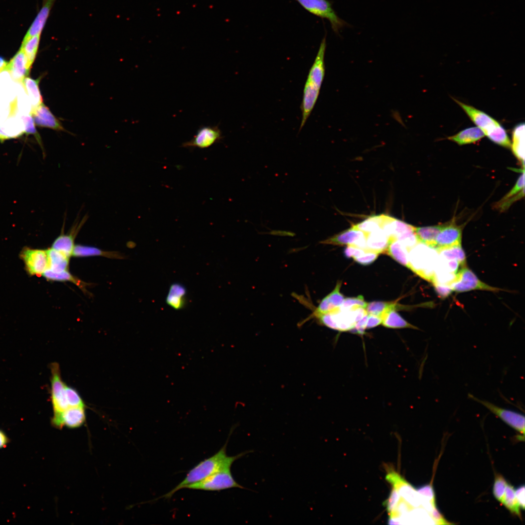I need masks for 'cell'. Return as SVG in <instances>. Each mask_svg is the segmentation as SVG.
<instances>
[{
    "mask_svg": "<svg viewBox=\"0 0 525 525\" xmlns=\"http://www.w3.org/2000/svg\"><path fill=\"white\" fill-rule=\"evenodd\" d=\"M65 390L69 407H86L83 400L76 389L65 384Z\"/></svg>",
    "mask_w": 525,
    "mask_h": 525,
    "instance_id": "obj_39",
    "label": "cell"
},
{
    "mask_svg": "<svg viewBox=\"0 0 525 525\" xmlns=\"http://www.w3.org/2000/svg\"><path fill=\"white\" fill-rule=\"evenodd\" d=\"M368 315L366 329L372 328L382 324V318L381 316L370 314Z\"/></svg>",
    "mask_w": 525,
    "mask_h": 525,
    "instance_id": "obj_49",
    "label": "cell"
},
{
    "mask_svg": "<svg viewBox=\"0 0 525 525\" xmlns=\"http://www.w3.org/2000/svg\"><path fill=\"white\" fill-rule=\"evenodd\" d=\"M19 114L24 124L25 133L27 134L34 135L40 146L43 149L41 140L35 128V122L32 114Z\"/></svg>",
    "mask_w": 525,
    "mask_h": 525,
    "instance_id": "obj_40",
    "label": "cell"
},
{
    "mask_svg": "<svg viewBox=\"0 0 525 525\" xmlns=\"http://www.w3.org/2000/svg\"><path fill=\"white\" fill-rule=\"evenodd\" d=\"M9 442V438L6 433L0 429V449L6 447Z\"/></svg>",
    "mask_w": 525,
    "mask_h": 525,
    "instance_id": "obj_51",
    "label": "cell"
},
{
    "mask_svg": "<svg viewBox=\"0 0 525 525\" xmlns=\"http://www.w3.org/2000/svg\"><path fill=\"white\" fill-rule=\"evenodd\" d=\"M31 114L37 126L57 131H66L60 122L43 103L34 110Z\"/></svg>",
    "mask_w": 525,
    "mask_h": 525,
    "instance_id": "obj_17",
    "label": "cell"
},
{
    "mask_svg": "<svg viewBox=\"0 0 525 525\" xmlns=\"http://www.w3.org/2000/svg\"><path fill=\"white\" fill-rule=\"evenodd\" d=\"M507 481L504 476L500 473H495L492 488V493L494 498L502 503L504 497Z\"/></svg>",
    "mask_w": 525,
    "mask_h": 525,
    "instance_id": "obj_38",
    "label": "cell"
},
{
    "mask_svg": "<svg viewBox=\"0 0 525 525\" xmlns=\"http://www.w3.org/2000/svg\"><path fill=\"white\" fill-rule=\"evenodd\" d=\"M396 309H391L382 316V325L386 328L393 329L411 328L419 329L417 327L408 323L396 312Z\"/></svg>",
    "mask_w": 525,
    "mask_h": 525,
    "instance_id": "obj_30",
    "label": "cell"
},
{
    "mask_svg": "<svg viewBox=\"0 0 525 525\" xmlns=\"http://www.w3.org/2000/svg\"><path fill=\"white\" fill-rule=\"evenodd\" d=\"M367 314L366 309L362 307L348 310H342L339 307L312 319H315L319 324L334 330L350 331L356 323Z\"/></svg>",
    "mask_w": 525,
    "mask_h": 525,
    "instance_id": "obj_3",
    "label": "cell"
},
{
    "mask_svg": "<svg viewBox=\"0 0 525 525\" xmlns=\"http://www.w3.org/2000/svg\"><path fill=\"white\" fill-rule=\"evenodd\" d=\"M514 155L524 167L525 160V123L516 125L512 132V143L511 145Z\"/></svg>",
    "mask_w": 525,
    "mask_h": 525,
    "instance_id": "obj_26",
    "label": "cell"
},
{
    "mask_svg": "<svg viewBox=\"0 0 525 525\" xmlns=\"http://www.w3.org/2000/svg\"><path fill=\"white\" fill-rule=\"evenodd\" d=\"M88 219L87 215L79 220L77 219L70 232L65 234L63 232L54 241L52 248L70 258L75 246L74 239L81 227Z\"/></svg>",
    "mask_w": 525,
    "mask_h": 525,
    "instance_id": "obj_14",
    "label": "cell"
},
{
    "mask_svg": "<svg viewBox=\"0 0 525 525\" xmlns=\"http://www.w3.org/2000/svg\"><path fill=\"white\" fill-rule=\"evenodd\" d=\"M234 488L245 489L235 480L230 468H227L217 472L199 481L188 485L183 489L220 491Z\"/></svg>",
    "mask_w": 525,
    "mask_h": 525,
    "instance_id": "obj_4",
    "label": "cell"
},
{
    "mask_svg": "<svg viewBox=\"0 0 525 525\" xmlns=\"http://www.w3.org/2000/svg\"><path fill=\"white\" fill-rule=\"evenodd\" d=\"M368 316V314H367L359 320H358L356 323L354 328L350 331L352 332L353 333H357L361 335L365 333V330L366 329Z\"/></svg>",
    "mask_w": 525,
    "mask_h": 525,
    "instance_id": "obj_45",
    "label": "cell"
},
{
    "mask_svg": "<svg viewBox=\"0 0 525 525\" xmlns=\"http://www.w3.org/2000/svg\"><path fill=\"white\" fill-rule=\"evenodd\" d=\"M433 284L437 292L442 298L447 297L453 291L451 287L449 285L438 283H434Z\"/></svg>",
    "mask_w": 525,
    "mask_h": 525,
    "instance_id": "obj_48",
    "label": "cell"
},
{
    "mask_svg": "<svg viewBox=\"0 0 525 525\" xmlns=\"http://www.w3.org/2000/svg\"><path fill=\"white\" fill-rule=\"evenodd\" d=\"M41 35H36L29 38L25 42L22 43L20 48L23 51L27 58L29 65L32 66L39 47Z\"/></svg>",
    "mask_w": 525,
    "mask_h": 525,
    "instance_id": "obj_36",
    "label": "cell"
},
{
    "mask_svg": "<svg viewBox=\"0 0 525 525\" xmlns=\"http://www.w3.org/2000/svg\"><path fill=\"white\" fill-rule=\"evenodd\" d=\"M515 495L521 509H525V486L522 485L515 490Z\"/></svg>",
    "mask_w": 525,
    "mask_h": 525,
    "instance_id": "obj_50",
    "label": "cell"
},
{
    "mask_svg": "<svg viewBox=\"0 0 525 525\" xmlns=\"http://www.w3.org/2000/svg\"><path fill=\"white\" fill-rule=\"evenodd\" d=\"M366 251V250L356 246L348 245L345 248L344 253L347 258H352L353 259L364 254Z\"/></svg>",
    "mask_w": 525,
    "mask_h": 525,
    "instance_id": "obj_44",
    "label": "cell"
},
{
    "mask_svg": "<svg viewBox=\"0 0 525 525\" xmlns=\"http://www.w3.org/2000/svg\"><path fill=\"white\" fill-rule=\"evenodd\" d=\"M431 517L436 525H450L452 523L448 521L443 515L438 511L437 508H433L431 512Z\"/></svg>",
    "mask_w": 525,
    "mask_h": 525,
    "instance_id": "obj_47",
    "label": "cell"
},
{
    "mask_svg": "<svg viewBox=\"0 0 525 525\" xmlns=\"http://www.w3.org/2000/svg\"><path fill=\"white\" fill-rule=\"evenodd\" d=\"M483 132L478 127H471L462 130L448 139L459 145L474 143L484 137Z\"/></svg>",
    "mask_w": 525,
    "mask_h": 525,
    "instance_id": "obj_27",
    "label": "cell"
},
{
    "mask_svg": "<svg viewBox=\"0 0 525 525\" xmlns=\"http://www.w3.org/2000/svg\"><path fill=\"white\" fill-rule=\"evenodd\" d=\"M51 400L53 414L62 412L69 407L65 390V384L63 382L59 364L53 362L50 365Z\"/></svg>",
    "mask_w": 525,
    "mask_h": 525,
    "instance_id": "obj_7",
    "label": "cell"
},
{
    "mask_svg": "<svg viewBox=\"0 0 525 525\" xmlns=\"http://www.w3.org/2000/svg\"><path fill=\"white\" fill-rule=\"evenodd\" d=\"M56 0H43L42 7L27 30L22 43L32 36L41 35Z\"/></svg>",
    "mask_w": 525,
    "mask_h": 525,
    "instance_id": "obj_18",
    "label": "cell"
},
{
    "mask_svg": "<svg viewBox=\"0 0 525 525\" xmlns=\"http://www.w3.org/2000/svg\"><path fill=\"white\" fill-rule=\"evenodd\" d=\"M228 440V438L216 454L201 461L191 469L180 483L160 498H170L177 491L188 485L199 481L221 470L231 468L236 460L251 452V451H247L234 456H228L226 453Z\"/></svg>",
    "mask_w": 525,
    "mask_h": 525,
    "instance_id": "obj_1",
    "label": "cell"
},
{
    "mask_svg": "<svg viewBox=\"0 0 525 525\" xmlns=\"http://www.w3.org/2000/svg\"><path fill=\"white\" fill-rule=\"evenodd\" d=\"M326 48V38L324 36L320 43L315 58L312 65L306 82L320 89L325 73L324 57Z\"/></svg>",
    "mask_w": 525,
    "mask_h": 525,
    "instance_id": "obj_15",
    "label": "cell"
},
{
    "mask_svg": "<svg viewBox=\"0 0 525 525\" xmlns=\"http://www.w3.org/2000/svg\"><path fill=\"white\" fill-rule=\"evenodd\" d=\"M453 99L490 140L503 147H511V143L506 130L496 120L472 106Z\"/></svg>",
    "mask_w": 525,
    "mask_h": 525,
    "instance_id": "obj_2",
    "label": "cell"
},
{
    "mask_svg": "<svg viewBox=\"0 0 525 525\" xmlns=\"http://www.w3.org/2000/svg\"><path fill=\"white\" fill-rule=\"evenodd\" d=\"M296 0L309 13L322 19H328L332 30L336 34L347 25V23L337 16L332 7V3L328 0Z\"/></svg>",
    "mask_w": 525,
    "mask_h": 525,
    "instance_id": "obj_5",
    "label": "cell"
},
{
    "mask_svg": "<svg viewBox=\"0 0 525 525\" xmlns=\"http://www.w3.org/2000/svg\"><path fill=\"white\" fill-rule=\"evenodd\" d=\"M367 304L368 303L365 301L364 297L359 295L357 297L345 298L339 309L342 310H348L356 307L366 309Z\"/></svg>",
    "mask_w": 525,
    "mask_h": 525,
    "instance_id": "obj_41",
    "label": "cell"
},
{
    "mask_svg": "<svg viewBox=\"0 0 525 525\" xmlns=\"http://www.w3.org/2000/svg\"><path fill=\"white\" fill-rule=\"evenodd\" d=\"M86 417L85 407H69L62 412L53 414L51 423L58 429L64 426L75 428L85 423Z\"/></svg>",
    "mask_w": 525,
    "mask_h": 525,
    "instance_id": "obj_10",
    "label": "cell"
},
{
    "mask_svg": "<svg viewBox=\"0 0 525 525\" xmlns=\"http://www.w3.org/2000/svg\"><path fill=\"white\" fill-rule=\"evenodd\" d=\"M186 295L187 290L183 284L173 283L166 298V303L175 310H180L186 305Z\"/></svg>",
    "mask_w": 525,
    "mask_h": 525,
    "instance_id": "obj_23",
    "label": "cell"
},
{
    "mask_svg": "<svg viewBox=\"0 0 525 525\" xmlns=\"http://www.w3.org/2000/svg\"><path fill=\"white\" fill-rule=\"evenodd\" d=\"M378 254L366 250L360 256L353 258L354 260L362 265H368L372 263L378 256Z\"/></svg>",
    "mask_w": 525,
    "mask_h": 525,
    "instance_id": "obj_43",
    "label": "cell"
},
{
    "mask_svg": "<svg viewBox=\"0 0 525 525\" xmlns=\"http://www.w3.org/2000/svg\"><path fill=\"white\" fill-rule=\"evenodd\" d=\"M40 80V78L34 79L26 77L22 83L31 105V113L43 103L42 97L39 88Z\"/></svg>",
    "mask_w": 525,
    "mask_h": 525,
    "instance_id": "obj_24",
    "label": "cell"
},
{
    "mask_svg": "<svg viewBox=\"0 0 525 525\" xmlns=\"http://www.w3.org/2000/svg\"><path fill=\"white\" fill-rule=\"evenodd\" d=\"M24 133V124L18 112L10 115L0 125V141H3L8 139L19 137Z\"/></svg>",
    "mask_w": 525,
    "mask_h": 525,
    "instance_id": "obj_19",
    "label": "cell"
},
{
    "mask_svg": "<svg viewBox=\"0 0 525 525\" xmlns=\"http://www.w3.org/2000/svg\"><path fill=\"white\" fill-rule=\"evenodd\" d=\"M397 304L394 302L372 301L368 303L366 308L368 314L381 316L387 311L396 309Z\"/></svg>",
    "mask_w": 525,
    "mask_h": 525,
    "instance_id": "obj_37",
    "label": "cell"
},
{
    "mask_svg": "<svg viewBox=\"0 0 525 525\" xmlns=\"http://www.w3.org/2000/svg\"><path fill=\"white\" fill-rule=\"evenodd\" d=\"M383 214L372 215L365 220L353 225L352 227L366 234L381 229Z\"/></svg>",
    "mask_w": 525,
    "mask_h": 525,
    "instance_id": "obj_34",
    "label": "cell"
},
{
    "mask_svg": "<svg viewBox=\"0 0 525 525\" xmlns=\"http://www.w3.org/2000/svg\"><path fill=\"white\" fill-rule=\"evenodd\" d=\"M341 281H338L335 288L326 297L329 303L335 308H339L342 304L344 297L340 293Z\"/></svg>",
    "mask_w": 525,
    "mask_h": 525,
    "instance_id": "obj_42",
    "label": "cell"
},
{
    "mask_svg": "<svg viewBox=\"0 0 525 525\" xmlns=\"http://www.w3.org/2000/svg\"><path fill=\"white\" fill-rule=\"evenodd\" d=\"M450 286L453 291L457 293L468 292L474 290H485L497 292L501 289L490 286L481 281L475 274L466 266H463L457 272L455 278Z\"/></svg>",
    "mask_w": 525,
    "mask_h": 525,
    "instance_id": "obj_6",
    "label": "cell"
},
{
    "mask_svg": "<svg viewBox=\"0 0 525 525\" xmlns=\"http://www.w3.org/2000/svg\"><path fill=\"white\" fill-rule=\"evenodd\" d=\"M510 512L521 518V507L517 501L513 486L508 483L504 499L501 503Z\"/></svg>",
    "mask_w": 525,
    "mask_h": 525,
    "instance_id": "obj_33",
    "label": "cell"
},
{
    "mask_svg": "<svg viewBox=\"0 0 525 525\" xmlns=\"http://www.w3.org/2000/svg\"><path fill=\"white\" fill-rule=\"evenodd\" d=\"M385 252L394 260L409 268V251L398 240L389 239Z\"/></svg>",
    "mask_w": 525,
    "mask_h": 525,
    "instance_id": "obj_28",
    "label": "cell"
},
{
    "mask_svg": "<svg viewBox=\"0 0 525 525\" xmlns=\"http://www.w3.org/2000/svg\"><path fill=\"white\" fill-rule=\"evenodd\" d=\"M222 138V132L217 126H205L200 128L193 138L182 144L187 148L210 147Z\"/></svg>",
    "mask_w": 525,
    "mask_h": 525,
    "instance_id": "obj_12",
    "label": "cell"
},
{
    "mask_svg": "<svg viewBox=\"0 0 525 525\" xmlns=\"http://www.w3.org/2000/svg\"><path fill=\"white\" fill-rule=\"evenodd\" d=\"M462 234V227L457 225L455 221L444 223L436 238L434 249L438 251L461 245Z\"/></svg>",
    "mask_w": 525,
    "mask_h": 525,
    "instance_id": "obj_11",
    "label": "cell"
},
{
    "mask_svg": "<svg viewBox=\"0 0 525 525\" xmlns=\"http://www.w3.org/2000/svg\"><path fill=\"white\" fill-rule=\"evenodd\" d=\"M42 275L48 280L63 282H71L81 288L83 290H85L86 285H87L84 282L73 276L68 271V270L57 273L54 272L48 269Z\"/></svg>",
    "mask_w": 525,
    "mask_h": 525,
    "instance_id": "obj_32",
    "label": "cell"
},
{
    "mask_svg": "<svg viewBox=\"0 0 525 525\" xmlns=\"http://www.w3.org/2000/svg\"><path fill=\"white\" fill-rule=\"evenodd\" d=\"M47 252L49 269L57 273L68 270L70 258L52 248L48 249Z\"/></svg>",
    "mask_w": 525,
    "mask_h": 525,
    "instance_id": "obj_31",
    "label": "cell"
},
{
    "mask_svg": "<svg viewBox=\"0 0 525 525\" xmlns=\"http://www.w3.org/2000/svg\"><path fill=\"white\" fill-rule=\"evenodd\" d=\"M31 68L25 53L20 48L8 62L5 70L9 72L14 81L22 84L23 79L29 74Z\"/></svg>",
    "mask_w": 525,
    "mask_h": 525,
    "instance_id": "obj_16",
    "label": "cell"
},
{
    "mask_svg": "<svg viewBox=\"0 0 525 525\" xmlns=\"http://www.w3.org/2000/svg\"><path fill=\"white\" fill-rule=\"evenodd\" d=\"M72 256L76 257L103 256L111 258H122L121 255L116 252L105 251L94 246L81 245H75Z\"/></svg>",
    "mask_w": 525,
    "mask_h": 525,
    "instance_id": "obj_29",
    "label": "cell"
},
{
    "mask_svg": "<svg viewBox=\"0 0 525 525\" xmlns=\"http://www.w3.org/2000/svg\"><path fill=\"white\" fill-rule=\"evenodd\" d=\"M0 72V105H8L16 99V88L9 72Z\"/></svg>",
    "mask_w": 525,
    "mask_h": 525,
    "instance_id": "obj_22",
    "label": "cell"
},
{
    "mask_svg": "<svg viewBox=\"0 0 525 525\" xmlns=\"http://www.w3.org/2000/svg\"><path fill=\"white\" fill-rule=\"evenodd\" d=\"M524 171L519 177L514 186L501 200L496 202L494 207L496 210L504 211L508 210L515 201L522 198L524 196Z\"/></svg>",
    "mask_w": 525,
    "mask_h": 525,
    "instance_id": "obj_20",
    "label": "cell"
},
{
    "mask_svg": "<svg viewBox=\"0 0 525 525\" xmlns=\"http://www.w3.org/2000/svg\"><path fill=\"white\" fill-rule=\"evenodd\" d=\"M440 258L447 260H456L463 267L466 266V257L461 245L438 250Z\"/></svg>",
    "mask_w": 525,
    "mask_h": 525,
    "instance_id": "obj_35",
    "label": "cell"
},
{
    "mask_svg": "<svg viewBox=\"0 0 525 525\" xmlns=\"http://www.w3.org/2000/svg\"><path fill=\"white\" fill-rule=\"evenodd\" d=\"M389 242V237L382 229L375 230L367 234L366 250L379 254L385 251Z\"/></svg>",
    "mask_w": 525,
    "mask_h": 525,
    "instance_id": "obj_21",
    "label": "cell"
},
{
    "mask_svg": "<svg viewBox=\"0 0 525 525\" xmlns=\"http://www.w3.org/2000/svg\"><path fill=\"white\" fill-rule=\"evenodd\" d=\"M367 234L352 226L350 228L320 243L332 245H348L366 250Z\"/></svg>",
    "mask_w": 525,
    "mask_h": 525,
    "instance_id": "obj_13",
    "label": "cell"
},
{
    "mask_svg": "<svg viewBox=\"0 0 525 525\" xmlns=\"http://www.w3.org/2000/svg\"><path fill=\"white\" fill-rule=\"evenodd\" d=\"M444 224L436 226L414 228V232L419 243L434 248L436 239Z\"/></svg>",
    "mask_w": 525,
    "mask_h": 525,
    "instance_id": "obj_25",
    "label": "cell"
},
{
    "mask_svg": "<svg viewBox=\"0 0 525 525\" xmlns=\"http://www.w3.org/2000/svg\"><path fill=\"white\" fill-rule=\"evenodd\" d=\"M8 62L5 59L0 56V72L6 69Z\"/></svg>",
    "mask_w": 525,
    "mask_h": 525,
    "instance_id": "obj_52",
    "label": "cell"
},
{
    "mask_svg": "<svg viewBox=\"0 0 525 525\" xmlns=\"http://www.w3.org/2000/svg\"><path fill=\"white\" fill-rule=\"evenodd\" d=\"M27 271L31 275H42L49 268L47 250L24 249L21 253Z\"/></svg>",
    "mask_w": 525,
    "mask_h": 525,
    "instance_id": "obj_9",
    "label": "cell"
},
{
    "mask_svg": "<svg viewBox=\"0 0 525 525\" xmlns=\"http://www.w3.org/2000/svg\"><path fill=\"white\" fill-rule=\"evenodd\" d=\"M12 103L8 105H1L0 106V125L1 124L8 118L14 114V106Z\"/></svg>",
    "mask_w": 525,
    "mask_h": 525,
    "instance_id": "obj_46",
    "label": "cell"
},
{
    "mask_svg": "<svg viewBox=\"0 0 525 525\" xmlns=\"http://www.w3.org/2000/svg\"><path fill=\"white\" fill-rule=\"evenodd\" d=\"M469 397L481 403L506 424L522 434H525L524 415L517 412L498 406L487 401L478 399L471 394Z\"/></svg>",
    "mask_w": 525,
    "mask_h": 525,
    "instance_id": "obj_8",
    "label": "cell"
}]
</instances>
